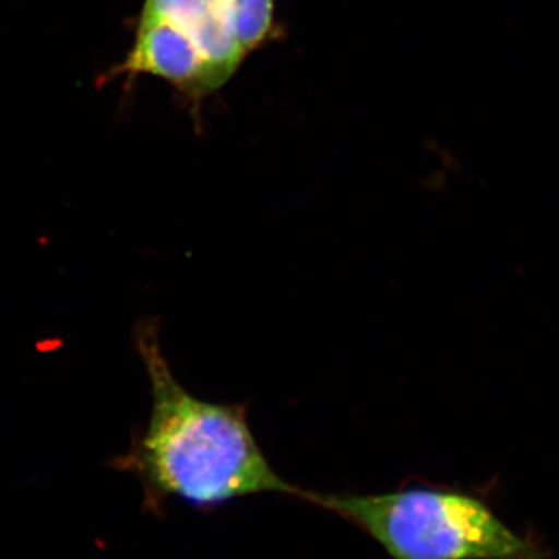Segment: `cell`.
<instances>
[{
    "instance_id": "1",
    "label": "cell",
    "mask_w": 559,
    "mask_h": 559,
    "mask_svg": "<svg viewBox=\"0 0 559 559\" xmlns=\"http://www.w3.org/2000/svg\"><path fill=\"white\" fill-rule=\"evenodd\" d=\"M135 344L148 374L151 415L114 465L138 476L151 510L171 498L200 509L261 492L299 498L301 488L283 480L261 451L246 406L197 399L176 380L156 320L139 323Z\"/></svg>"
},
{
    "instance_id": "2",
    "label": "cell",
    "mask_w": 559,
    "mask_h": 559,
    "mask_svg": "<svg viewBox=\"0 0 559 559\" xmlns=\"http://www.w3.org/2000/svg\"><path fill=\"white\" fill-rule=\"evenodd\" d=\"M299 499L356 525L392 559H546L532 536L507 527L481 500L450 489L412 487L382 495Z\"/></svg>"
},
{
    "instance_id": "3",
    "label": "cell",
    "mask_w": 559,
    "mask_h": 559,
    "mask_svg": "<svg viewBox=\"0 0 559 559\" xmlns=\"http://www.w3.org/2000/svg\"><path fill=\"white\" fill-rule=\"evenodd\" d=\"M140 17L168 25L190 40L218 90L248 58L235 36L230 0H145Z\"/></svg>"
},
{
    "instance_id": "4",
    "label": "cell",
    "mask_w": 559,
    "mask_h": 559,
    "mask_svg": "<svg viewBox=\"0 0 559 559\" xmlns=\"http://www.w3.org/2000/svg\"><path fill=\"white\" fill-rule=\"evenodd\" d=\"M235 36L249 55L277 36L275 0H230Z\"/></svg>"
}]
</instances>
